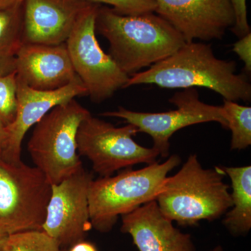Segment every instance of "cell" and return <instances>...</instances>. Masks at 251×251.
I'll return each instance as SVG.
<instances>
[{"instance_id":"6","label":"cell","mask_w":251,"mask_h":251,"mask_svg":"<svg viewBox=\"0 0 251 251\" xmlns=\"http://www.w3.org/2000/svg\"><path fill=\"white\" fill-rule=\"evenodd\" d=\"M52 193L44 173L0 158V226L8 234L41 230Z\"/></svg>"},{"instance_id":"10","label":"cell","mask_w":251,"mask_h":251,"mask_svg":"<svg viewBox=\"0 0 251 251\" xmlns=\"http://www.w3.org/2000/svg\"><path fill=\"white\" fill-rule=\"evenodd\" d=\"M93 179V175L82 168L59 184L52 185L41 230L62 249L85 240L92 228L88 196Z\"/></svg>"},{"instance_id":"26","label":"cell","mask_w":251,"mask_h":251,"mask_svg":"<svg viewBox=\"0 0 251 251\" xmlns=\"http://www.w3.org/2000/svg\"><path fill=\"white\" fill-rule=\"evenodd\" d=\"M4 143V128L0 125V158L2 153L3 147Z\"/></svg>"},{"instance_id":"18","label":"cell","mask_w":251,"mask_h":251,"mask_svg":"<svg viewBox=\"0 0 251 251\" xmlns=\"http://www.w3.org/2000/svg\"><path fill=\"white\" fill-rule=\"evenodd\" d=\"M227 129L231 130L230 149L242 150L251 145V108L237 102L224 100L222 105Z\"/></svg>"},{"instance_id":"4","label":"cell","mask_w":251,"mask_h":251,"mask_svg":"<svg viewBox=\"0 0 251 251\" xmlns=\"http://www.w3.org/2000/svg\"><path fill=\"white\" fill-rule=\"evenodd\" d=\"M181 158L172 155L163 163H153L142 169L126 168L115 176L93 179L89 189V209L92 227L110 232L119 216L156 201L165 179Z\"/></svg>"},{"instance_id":"25","label":"cell","mask_w":251,"mask_h":251,"mask_svg":"<svg viewBox=\"0 0 251 251\" xmlns=\"http://www.w3.org/2000/svg\"><path fill=\"white\" fill-rule=\"evenodd\" d=\"M24 0H0V10L9 9L22 4Z\"/></svg>"},{"instance_id":"11","label":"cell","mask_w":251,"mask_h":251,"mask_svg":"<svg viewBox=\"0 0 251 251\" xmlns=\"http://www.w3.org/2000/svg\"><path fill=\"white\" fill-rule=\"evenodd\" d=\"M155 13L166 21L186 43L195 39L221 40L234 25L230 0H154Z\"/></svg>"},{"instance_id":"24","label":"cell","mask_w":251,"mask_h":251,"mask_svg":"<svg viewBox=\"0 0 251 251\" xmlns=\"http://www.w3.org/2000/svg\"><path fill=\"white\" fill-rule=\"evenodd\" d=\"M69 251H98V249L92 243L83 240L69 248Z\"/></svg>"},{"instance_id":"20","label":"cell","mask_w":251,"mask_h":251,"mask_svg":"<svg viewBox=\"0 0 251 251\" xmlns=\"http://www.w3.org/2000/svg\"><path fill=\"white\" fill-rule=\"evenodd\" d=\"M16 72L0 75V125L5 128L14 122L17 112Z\"/></svg>"},{"instance_id":"19","label":"cell","mask_w":251,"mask_h":251,"mask_svg":"<svg viewBox=\"0 0 251 251\" xmlns=\"http://www.w3.org/2000/svg\"><path fill=\"white\" fill-rule=\"evenodd\" d=\"M0 251H64L43 230H29L8 234Z\"/></svg>"},{"instance_id":"1","label":"cell","mask_w":251,"mask_h":251,"mask_svg":"<svg viewBox=\"0 0 251 251\" xmlns=\"http://www.w3.org/2000/svg\"><path fill=\"white\" fill-rule=\"evenodd\" d=\"M236 71L235 62L219 59L211 45L193 41L148 70L132 75L125 88L148 84L166 89L205 87L224 100L251 101V83Z\"/></svg>"},{"instance_id":"7","label":"cell","mask_w":251,"mask_h":251,"mask_svg":"<svg viewBox=\"0 0 251 251\" xmlns=\"http://www.w3.org/2000/svg\"><path fill=\"white\" fill-rule=\"evenodd\" d=\"M139 133L135 126L116 127L92 116L82 120L77 132V153L88 158L100 177L140 163L152 164L159 156L154 149L135 143Z\"/></svg>"},{"instance_id":"5","label":"cell","mask_w":251,"mask_h":251,"mask_svg":"<svg viewBox=\"0 0 251 251\" xmlns=\"http://www.w3.org/2000/svg\"><path fill=\"white\" fill-rule=\"evenodd\" d=\"M90 115L74 99L54 107L36 124L28 151L51 185L59 184L83 168L77 153V132Z\"/></svg>"},{"instance_id":"27","label":"cell","mask_w":251,"mask_h":251,"mask_svg":"<svg viewBox=\"0 0 251 251\" xmlns=\"http://www.w3.org/2000/svg\"><path fill=\"white\" fill-rule=\"evenodd\" d=\"M8 235L7 232L4 230V229L2 227L0 226V245H1V242L4 240L5 237Z\"/></svg>"},{"instance_id":"14","label":"cell","mask_w":251,"mask_h":251,"mask_svg":"<svg viewBox=\"0 0 251 251\" xmlns=\"http://www.w3.org/2000/svg\"><path fill=\"white\" fill-rule=\"evenodd\" d=\"M15 72L18 78L34 90H58L75 80V74L66 43L59 45L24 43Z\"/></svg>"},{"instance_id":"15","label":"cell","mask_w":251,"mask_h":251,"mask_svg":"<svg viewBox=\"0 0 251 251\" xmlns=\"http://www.w3.org/2000/svg\"><path fill=\"white\" fill-rule=\"evenodd\" d=\"M121 231L131 236L139 251H196L191 235L173 226L156 201L122 216Z\"/></svg>"},{"instance_id":"8","label":"cell","mask_w":251,"mask_h":251,"mask_svg":"<svg viewBox=\"0 0 251 251\" xmlns=\"http://www.w3.org/2000/svg\"><path fill=\"white\" fill-rule=\"evenodd\" d=\"M100 5L94 3L84 13L66 41L75 74L95 103L125 89L130 77L99 45L96 36V17Z\"/></svg>"},{"instance_id":"17","label":"cell","mask_w":251,"mask_h":251,"mask_svg":"<svg viewBox=\"0 0 251 251\" xmlns=\"http://www.w3.org/2000/svg\"><path fill=\"white\" fill-rule=\"evenodd\" d=\"M24 43L23 4L0 10V75L15 72L16 57Z\"/></svg>"},{"instance_id":"22","label":"cell","mask_w":251,"mask_h":251,"mask_svg":"<svg viewBox=\"0 0 251 251\" xmlns=\"http://www.w3.org/2000/svg\"><path fill=\"white\" fill-rule=\"evenodd\" d=\"M234 14V25L232 31L239 38L251 32L248 21L247 0H230Z\"/></svg>"},{"instance_id":"28","label":"cell","mask_w":251,"mask_h":251,"mask_svg":"<svg viewBox=\"0 0 251 251\" xmlns=\"http://www.w3.org/2000/svg\"><path fill=\"white\" fill-rule=\"evenodd\" d=\"M211 251H224V249H223V248L221 247V246H218V247L214 248V249Z\"/></svg>"},{"instance_id":"12","label":"cell","mask_w":251,"mask_h":251,"mask_svg":"<svg viewBox=\"0 0 251 251\" xmlns=\"http://www.w3.org/2000/svg\"><path fill=\"white\" fill-rule=\"evenodd\" d=\"M85 95H88L87 89L78 77L52 91L34 90L17 77V112L14 122L4 128L1 159L12 163L21 162V146L27 130L54 107Z\"/></svg>"},{"instance_id":"9","label":"cell","mask_w":251,"mask_h":251,"mask_svg":"<svg viewBox=\"0 0 251 251\" xmlns=\"http://www.w3.org/2000/svg\"><path fill=\"white\" fill-rule=\"evenodd\" d=\"M176 109L170 111L151 113L133 111L119 107L115 111L101 114L102 116L123 119L126 123L135 126L138 132L151 137L152 148L159 156H169L170 139L175 132L189 126L206 122H217L227 129L222 106L209 105L200 100L196 88H188L178 92L169 99Z\"/></svg>"},{"instance_id":"23","label":"cell","mask_w":251,"mask_h":251,"mask_svg":"<svg viewBox=\"0 0 251 251\" xmlns=\"http://www.w3.org/2000/svg\"><path fill=\"white\" fill-rule=\"evenodd\" d=\"M232 51L237 54L239 59L244 63L245 70L251 72V33H249L234 44Z\"/></svg>"},{"instance_id":"3","label":"cell","mask_w":251,"mask_h":251,"mask_svg":"<svg viewBox=\"0 0 251 251\" xmlns=\"http://www.w3.org/2000/svg\"><path fill=\"white\" fill-rule=\"evenodd\" d=\"M225 175L221 167L204 169L197 155H191L176 175L165 179L156 199L158 208L179 226L219 219L232 206Z\"/></svg>"},{"instance_id":"2","label":"cell","mask_w":251,"mask_h":251,"mask_svg":"<svg viewBox=\"0 0 251 251\" xmlns=\"http://www.w3.org/2000/svg\"><path fill=\"white\" fill-rule=\"evenodd\" d=\"M154 12L122 15L99 6L96 31L110 44L109 55L128 76L174 54L186 44L174 28Z\"/></svg>"},{"instance_id":"13","label":"cell","mask_w":251,"mask_h":251,"mask_svg":"<svg viewBox=\"0 0 251 251\" xmlns=\"http://www.w3.org/2000/svg\"><path fill=\"white\" fill-rule=\"evenodd\" d=\"M94 4L89 0H24V42L66 43L81 16Z\"/></svg>"},{"instance_id":"16","label":"cell","mask_w":251,"mask_h":251,"mask_svg":"<svg viewBox=\"0 0 251 251\" xmlns=\"http://www.w3.org/2000/svg\"><path fill=\"white\" fill-rule=\"evenodd\" d=\"M232 183V209L223 224L234 235L247 234L251 228V166L221 167Z\"/></svg>"},{"instance_id":"21","label":"cell","mask_w":251,"mask_h":251,"mask_svg":"<svg viewBox=\"0 0 251 251\" xmlns=\"http://www.w3.org/2000/svg\"><path fill=\"white\" fill-rule=\"evenodd\" d=\"M96 4L110 5L112 9L122 15H138L155 12L154 0H89Z\"/></svg>"}]
</instances>
